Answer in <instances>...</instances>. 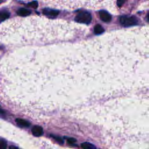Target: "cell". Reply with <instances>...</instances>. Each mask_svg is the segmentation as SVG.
Returning a JSON list of instances; mask_svg holds the SVG:
<instances>
[{
  "label": "cell",
  "instance_id": "obj_1",
  "mask_svg": "<svg viewBox=\"0 0 149 149\" xmlns=\"http://www.w3.org/2000/svg\"><path fill=\"white\" fill-rule=\"evenodd\" d=\"M92 15L87 12H82L79 13L74 18L76 22L85 24H89L92 21Z\"/></svg>",
  "mask_w": 149,
  "mask_h": 149
},
{
  "label": "cell",
  "instance_id": "obj_2",
  "mask_svg": "<svg viewBox=\"0 0 149 149\" xmlns=\"http://www.w3.org/2000/svg\"><path fill=\"white\" fill-rule=\"evenodd\" d=\"M120 23L125 27H129L138 25V19L135 16H121L119 19Z\"/></svg>",
  "mask_w": 149,
  "mask_h": 149
},
{
  "label": "cell",
  "instance_id": "obj_3",
  "mask_svg": "<svg viewBox=\"0 0 149 149\" xmlns=\"http://www.w3.org/2000/svg\"><path fill=\"white\" fill-rule=\"evenodd\" d=\"M43 13L44 15H45V16H48V18H56L58 15H59L60 12L58 11L57 10H51V9H44L43 11Z\"/></svg>",
  "mask_w": 149,
  "mask_h": 149
},
{
  "label": "cell",
  "instance_id": "obj_4",
  "mask_svg": "<svg viewBox=\"0 0 149 149\" xmlns=\"http://www.w3.org/2000/svg\"><path fill=\"white\" fill-rule=\"evenodd\" d=\"M99 15L100 19H101L103 22L107 23L111 21V15L109 14L108 12L106 11H100L99 12Z\"/></svg>",
  "mask_w": 149,
  "mask_h": 149
},
{
  "label": "cell",
  "instance_id": "obj_5",
  "mask_svg": "<svg viewBox=\"0 0 149 149\" xmlns=\"http://www.w3.org/2000/svg\"><path fill=\"white\" fill-rule=\"evenodd\" d=\"M33 135L36 137H40L43 135V129L40 126L36 125L32 129Z\"/></svg>",
  "mask_w": 149,
  "mask_h": 149
},
{
  "label": "cell",
  "instance_id": "obj_6",
  "mask_svg": "<svg viewBox=\"0 0 149 149\" xmlns=\"http://www.w3.org/2000/svg\"><path fill=\"white\" fill-rule=\"evenodd\" d=\"M16 124L18 126L22 128H28L30 126V123L28 121H26L25 119H21V118H17L15 120Z\"/></svg>",
  "mask_w": 149,
  "mask_h": 149
},
{
  "label": "cell",
  "instance_id": "obj_7",
  "mask_svg": "<svg viewBox=\"0 0 149 149\" xmlns=\"http://www.w3.org/2000/svg\"><path fill=\"white\" fill-rule=\"evenodd\" d=\"M17 14L21 16H27L31 14V11L25 8H21L17 11Z\"/></svg>",
  "mask_w": 149,
  "mask_h": 149
},
{
  "label": "cell",
  "instance_id": "obj_8",
  "mask_svg": "<svg viewBox=\"0 0 149 149\" xmlns=\"http://www.w3.org/2000/svg\"><path fill=\"white\" fill-rule=\"evenodd\" d=\"M104 32V29L100 25H96L94 28V32L96 34H100Z\"/></svg>",
  "mask_w": 149,
  "mask_h": 149
},
{
  "label": "cell",
  "instance_id": "obj_9",
  "mask_svg": "<svg viewBox=\"0 0 149 149\" xmlns=\"http://www.w3.org/2000/svg\"><path fill=\"white\" fill-rule=\"evenodd\" d=\"M81 147L82 148L85 149H95L96 148L93 144H92V143H90L88 142H85L82 143Z\"/></svg>",
  "mask_w": 149,
  "mask_h": 149
},
{
  "label": "cell",
  "instance_id": "obj_10",
  "mask_svg": "<svg viewBox=\"0 0 149 149\" xmlns=\"http://www.w3.org/2000/svg\"><path fill=\"white\" fill-rule=\"evenodd\" d=\"M10 14L8 12H2L0 13V23L2 22L3 21L8 19L10 18Z\"/></svg>",
  "mask_w": 149,
  "mask_h": 149
},
{
  "label": "cell",
  "instance_id": "obj_11",
  "mask_svg": "<svg viewBox=\"0 0 149 149\" xmlns=\"http://www.w3.org/2000/svg\"><path fill=\"white\" fill-rule=\"evenodd\" d=\"M38 5H39V4H38V2L36 1H32V2L29 3L28 4H27V7L33 8H37L38 7Z\"/></svg>",
  "mask_w": 149,
  "mask_h": 149
},
{
  "label": "cell",
  "instance_id": "obj_12",
  "mask_svg": "<svg viewBox=\"0 0 149 149\" xmlns=\"http://www.w3.org/2000/svg\"><path fill=\"white\" fill-rule=\"evenodd\" d=\"M7 148V142L5 140L0 139V149H5Z\"/></svg>",
  "mask_w": 149,
  "mask_h": 149
},
{
  "label": "cell",
  "instance_id": "obj_13",
  "mask_svg": "<svg viewBox=\"0 0 149 149\" xmlns=\"http://www.w3.org/2000/svg\"><path fill=\"white\" fill-rule=\"evenodd\" d=\"M126 1H127V0H117V5H118L119 7H121L124 5V3L126 2Z\"/></svg>",
  "mask_w": 149,
  "mask_h": 149
},
{
  "label": "cell",
  "instance_id": "obj_14",
  "mask_svg": "<svg viewBox=\"0 0 149 149\" xmlns=\"http://www.w3.org/2000/svg\"><path fill=\"white\" fill-rule=\"evenodd\" d=\"M76 139H74V138H69V139H68V143L69 144H74V142H76Z\"/></svg>",
  "mask_w": 149,
  "mask_h": 149
},
{
  "label": "cell",
  "instance_id": "obj_15",
  "mask_svg": "<svg viewBox=\"0 0 149 149\" xmlns=\"http://www.w3.org/2000/svg\"><path fill=\"white\" fill-rule=\"evenodd\" d=\"M55 139L57 140V141H58L60 143H63V141H62V140L61 139V138H58V137H55Z\"/></svg>",
  "mask_w": 149,
  "mask_h": 149
},
{
  "label": "cell",
  "instance_id": "obj_16",
  "mask_svg": "<svg viewBox=\"0 0 149 149\" xmlns=\"http://www.w3.org/2000/svg\"><path fill=\"white\" fill-rule=\"evenodd\" d=\"M4 114H5V112L4 111L2 110L1 108H0V114L1 115H4Z\"/></svg>",
  "mask_w": 149,
  "mask_h": 149
}]
</instances>
